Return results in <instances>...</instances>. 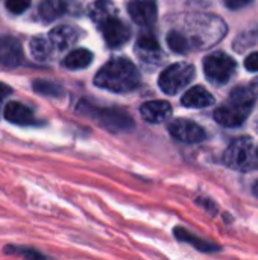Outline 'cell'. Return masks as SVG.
<instances>
[{"mask_svg":"<svg viewBox=\"0 0 258 260\" xmlns=\"http://www.w3.org/2000/svg\"><path fill=\"white\" fill-rule=\"evenodd\" d=\"M141 82L140 72L126 58L109 59L94 76V84L99 88L114 93L134 91Z\"/></svg>","mask_w":258,"mask_h":260,"instance_id":"obj_1","label":"cell"},{"mask_svg":"<svg viewBox=\"0 0 258 260\" xmlns=\"http://www.w3.org/2000/svg\"><path fill=\"white\" fill-rule=\"evenodd\" d=\"M255 94L251 88L239 87L236 88L230 99L214 111V119L217 123L227 128L240 126L252 111Z\"/></svg>","mask_w":258,"mask_h":260,"instance_id":"obj_2","label":"cell"},{"mask_svg":"<svg viewBox=\"0 0 258 260\" xmlns=\"http://www.w3.org/2000/svg\"><path fill=\"white\" fill-rule=\"evenodd\" d=\"M224 163L240 172H248L255 169L258 165L257 151L251 137H237L234 139L224 154Z\"/></svg>","mask_w":258,"mask_h":260,"instance_id":"obj_3","label":"cell"},{"mask_svg":"<svg viewBox=\"0 0 258 260\" xmlns=\"http://www.w3.org/2000/svg\"><path fill=\"white\" fill-rule=\"evenodd\" d=\"M79 111L91 116L102 128L111 131V133H120V131H128L134 128V120L132 117L122 110L117 108H96L91 105H79Z\"/></svg>","mask_w":258,"mask_h":260,"instance_id":"obj_4","label":"cell"},{"mask_svg":"<svg viewBox=\"0 0 258 260\" xmlns=\"http://www.w3.org/2000/svg\"><path fill=\"white\" fill-rule=\"evenodd\" d=\"M195 78V67L189 62H176L169 66L158 79L160 88L166 94H176L184 90Z\"/></svg>","mask_w":258,"mask_h":260,"instance_id":"obj_5","label":"cell"},{"mask_svg":"<svg viewBox=\"0 0 258 260\" xmlns=\"http://www.w3.org/2000/svg\"><path fill=\"white\" fill-rule=\"evenodd\" d=\"M234 70H236V61L224 52H214L204 59L205 76L208 81H211L216 85L227 84L231 79Z\"/></svg>","mask_w":258,"mask_h":260,"instance_id":"obj_6","label":"cell"},{"mask_svg":"<svg viewBox=\"0 0 258 260\" xmlns=\"http://www.w3.org/2000/svg\"><path fill=\"white\" fill-rule=\"evenodd\" d=\"M97 26L105 38V43L109 47H119V46L125 44L131 37L129 27L120 18H117L116 14L102 20Z\"/></svg>","mask_w":258,"mask_h":260,"instance_id":"obj_7","label":"cell"},{"mask_svg":"<svg viewBox=\"0 0 258 260\" xmlns=\"http://www.w3.org/2000/svg\"><path fill=\"white\" fill-rule=\"evenodd\" d=\"M169 133L179 142L184 143H199L205 140V129L189 119H176L169 125Z\"/></svg>","mask_w":258,"mask_h":260,"instance_id":"obj_8","label":"cell"},{"mask_svg":"<svg viewBox=\"0 0 258 260\" xmlns=\"http://www.w3.org/2000/svg\"><path fill=\"white\" fill-rule=\"evenodd\" d=\"M129 17L140 26H151L155 23L158 8L155 0H131L128 3Z\"/></svg>","mask_w":258,"mask_h":260,"instance_id":"obj_9","label":"cell"},{"mask_svg":"<svg viewBox=\"0 0 258 260\" xmlns=\"http://www.w3.org/2000/svg\"><path fill=\"white\" fill-rule=\"evenodd\" d=\"M23 61L21 43L9 35H0V66L17 67Z\"/></svg>","mask_w":258,"mask_h":260,"instance_id":"obj_10","label":"cell"},{"mask_svg":"<svg viewBox=\"0 0 258 260\" xmlns=\"http://www.w3.org/2000/svg\"><path fill=\"white\" fill-rule=\"evenodd\" d=\"M3 116L8 122L14 123V125H20V126H30V125H36L38 120L35 119L33 111L21 104V102H8V105L3 110Z\"/></svg>","mask_w":258,"mask_h":260,"instance_id":"obj_11","label":"cell"},{"mask_svg":"<svg viewBox=\"0 0 258 260\" xmlns=\"http://www.w3.org/2000/svg\"><path fill=\"white\" fill-rule=\"evenodd\" d=\"M141 117L149 123H161L172 114V105L166 101H149L140 108Z\"/></svg>","mask_w":258,"mask_h":260,"instance_id":"obj_12","label":"cell"},{"mask_svg":"<svg viewBox=\"0 0 258 260\" xmlns=\"http://www.w3.org/2000/svg\"><path fill=\"white\" fill-rule=\"evenodd\" d=\"M181 104L187 108H205L214 104V98L208 90L201 85H196L184 93Z\"/></svg>","mask_w":258,"mask_h":260,"instance_id":"obj_13","label":"cell"},{"mask_svg":"<svg viewBox=\"0 0 258 260\" xmlns=\"http://www.w3.org/2000/svg\"><path fill=\"white\" fill-rule=\"evenodd\" d=\"M79 38V32L71 27V26H56L55 29L50 30L49 34V40L53 44V47L59 49V50H65L68 47H71Z\"/></svg>","mask_w":258,"mask_h":260,"instance_id":"obj_14","label":"cell"},{"mask_svg":"<svg viewBox=\"0 0 258 260\" xmlns=\"http://www.w3.org/2000/svg\"><path fill=\"white\" fill-rule=\"evenodd\" d=\"M173 233H175V236H176L178 241L193 245L198 251H202V253H216V251H220L222 250L219 245H216L213 242H208V241H204L202 238L190 233L189 230H186L182 227H176L173 230Z\"/></svg>","mask_w":258,"mask_h":260,"instance_id":"obj_15","label":"cell"},{"mask_svg":"<svg viewBox=\"0 0 258 260\" xmlns=\"http://www.w3.org/2000/svg\"><path fill=\"white\" fill-rule=\"evenodd\" d=\"M93 61V53L87 49H75L73 52H70L65 59H64V66L70 70H79V69H85L91 64Z\"/></svg>","mask_w":258,"mask_h":260,"instance_id":"obj_16","label":"cell"},{"mask_svg":"<svg viewBox=\"0 0 258 260\" xmlns=\"http://www.w3.org/2000/svg\"><path fill=\"white\" fill-rule=\"evenodd\" d=\"M65 12V3L62 0H43L38 6V14L44 21H53Z\"/></svg>","mask_w":258,"mask_h":260,"instance_id":"obj_17","label":"cell"},{"mask_svg":"<svg viewBox=\"0 0 258 260\" xmlns=\"http://www.w3.org/2000/svg\"><path fill=\"white\" fill-rule=\"evenodd\" d=\"M3 253L11 254V256H17V257H21L24 260H50L47 256L40 253L36 248L24 247V245H6L3 248Z\"/></svg>","mask_w":258,"mask_h":260,"instance_id":"obj_18","label":"cell"},{"mask_svg":"<svg viewBox=\"0 0 258 260\" xmlns=\"http://www.w3.org/2000/svg\"><path fill=\"white\" fill-rule=\"evenodd\" d=\"M53 50V44L50 40L43 38V37H35L30 40V53L35 59L38 61H46L50 58Z\"/></svg>","mask_w":258,"mask_h":260,"instance_id":"obj_19","label":"cell"},{"mask_svg":"<svg viewBox=\"0 0 258 260\" xmlns=\"http://www.w3.org/2000/svg\"><path fill=\"white\" fill-rule=\"evenodd\" d=\"M114 11H116V8H114V5L111 2H108V0H99V2H96L90 8V15L99 24L102 20L108 18L109 15H114L116 14Z\"/></svg>","mask_w":258,"mask_h":260,"instance_id":"obj_20","label":"cell"},{"mask_svg":"<svg viewBox=\"0 0 258 260\" xmlns=\"http://www.w3.org/2000/svg\"><path fill=\"white\" fill-rule=\"evenodd\" d=\"M137 49L143 58H146V56L152 58V56L160 55V46L152 35H143L137 43Z\"/></svg>","mask_w":258,"mask_h":260,"instance_id":"obj_21","label":"cell"},{"mask_svg":"<svg viewBox=\"0 0 258 260\" xmlns=\"http://www.w3.org/2000/svg\"><path fill=\"white\" fill-rule=\"evenodd\" d=\"M32 87H33V90L36 93L44 94V96H50V98H59L64 93V90H62L61 85H58L55 82H50V81H44V79L33 81Z\"/></svg>","mask_w":258,"mask_h":260,"instance_id":"obj_22","label":"cell"},{"mask_svg":"<svg viewBox=\"0 0 258 260\" xmlns=\"http://www.w3.org/2000/svg\"><path fill=\"white\" fill-rule=\"evenodd\" d=\"M167 44H169V47L175 53H186L190 49V44H189L187 38L181 32H178V30L169 32V35H167Z\"/></svg>","mask_w":258,"mask_h":260,"instance_id":"obj_23","label":"cell"},{"mask_svg":"<svg viewBox=\"0 0 258 260\" xmlns=\"http://www.w3.org/2000/svg\"><path fill=\"white\" fill-rule=\"evenodd\" d=\"M30 5V0H6V8L12 14H21L24 12Z\"/></svg>","mask_w":258,"mask_h":260,"instance_id":"obj_24","label":"cell"},{"mask_svg":"<svg viewBox=\"0 0 258 260\" xmlns=\"http://www.w3.org/2000/svg\"><path fill=\"white\" fill-rule=\"evenodd\" d=\"M245 67L249 72H258V52H254L246 56L245 59Z\"/></svg>","mask_w":258,"mask_h":260,"instance_id":"obj_25","label":"cell"},{"mask_svg":"<svg viewBox=\"0 0 258 260\" xmlns=\"http://www.w3.org/2000/svg\"><path fill=\"white\" fill-rule=\"evenodd\" d=\"M249 3H252V0H225V6L233 11L242 9L245 6H248Z\"/></svg>","mask_w":258,"mask_h":260,"instance_id":"obj_26","label":"cell"},{"mask_svg":"<svg viewBox=\"0 0 258 260\" xmlns=\"http://www.w3.org/2000/svg\"><path fill=\"white\" fill-rule=\"evenodd\" d=\"M196 201H198V204H199V206H202L207 212H210L211 215H216L217 207L214 206V203H213L211 200H207V198H198Z\"/></svg>","mask_w":258,"mask_h":260,"instance_id":"obj_27","label":"cell"},{"mask_svg":"<svg viewBox=\"0 0 258 260\" xmlns=\"http://www.w3.org/2000/svg\"><path fill=\"white\" fill-rule=\"evenodd\" d=\"M11 93H12L11 87H8L6 84L0 82V110H2V104H3V101H5V99H6V96H9Z\"/></svg>","mask_w":258,"mask_h":260,"instance_id":"obj_28","label":"cell"},{"mask_svg":"<svg viewBox=\"0 0 258 260\" xmlns=\"http://www.w3.org/2000/svg\"><path fill=\"white\" fill-rule=\"evenodd\" d=\"M251 90H252V91H254V94L257 96V93H258V79H257V81H254V82H252V88H251Z\"/></svg>","mask_w":258,"mask_h":260,"instance_id":"obj_29","label":"cell"},{"mask_svg":"<svg viewBox=\"0 0 258 260\" xmlns=\"http://www.w3.org/2000/svg\"><path fill=\"white\" fill-rule=\"evenodd\" d=\"M252 192H254V195L258 197V180L254 183V187H252Z\"/></svg>","mask_w":258,"mask_h":260,"instance_id":"obj_30","label":"cell"},{"mask_svg":"<svg viewBox=\"0 0 258 260\" xmlns=\"http://www.w3.org/2000/svg\"><path fill=\"white\" fill-rule=\"evenodd\" d=\"M257 157H258V148H257Z\"/></svg>","mask_w":258,"mask_h":260,"instance_id":"obj_31","label":"cell"},{"mask_svg":"<svg viewBox=\"0 0 258 260\" xmlns=\"http://www.w3.org/2000/svg\"><path fill=\"white\" fill-rule=\"evenodd\" d=\"M50 260H52V259H50Z\"/></svg>","mask_w":258,"mask_h":260,"instance_id":"obj_32","label":"cell"}]
</instances>
